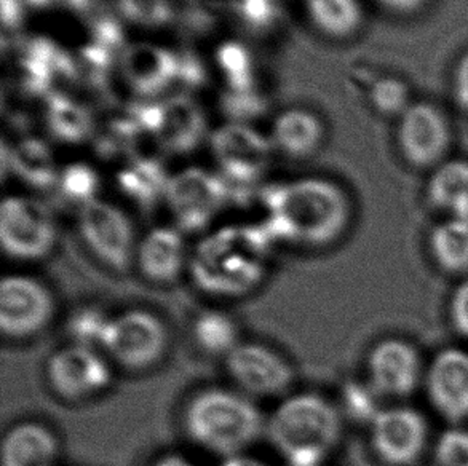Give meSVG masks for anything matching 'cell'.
Wrapping results in <instances>:
<instances>
[{
  "mask_svg": "<svg viewBox=\"0 0 468 466\" xmlns=\"http://www.w3.org/2000/svg\"><path fill=\"white\" fill-rule=\"evenodd\" d=\"M260 196L267 213L262 226L273 241L323 248L341 238L352 221L347 194L320 177L273 184L261 190Z\"/></svg>",
  "mask_w": 468,
  "mask_h": 466,
  "instance_id": "6da1fadb",
  "label": "cell"
},
{
  "mask_svg": "<svg viewBox=\"0 0 468 466\" xmlns=\"http://www.w3.org/2000/svg\"><path fill=\"white\" fill-rule=\"evenodd\" d=\"M273 238L264 226H226L200 239L189 259L198 290L218 297H240L266 277Z\"/></svg>",
  "mask_w": 468,
  "mask_h": 466,
  "instance_id": "7a4b0ae2",
  "label": "cell"
},
{
  "mask_svg": "<svg viewBox=\"0 0 468 466\" xmlns=\"http://www.w3.org/2000/svg\"><path fill=\"white\" fill-rule=\"evenodd\" d=\"M341 417L318 395H296L273 410L269 438L292 466H318L341 438Z\"/></svg>",
  "mask_w": 468,
  "mask_h": 466,
  "instance_id": "3957f363",
  "label": "cell"
},
{
  "mask_svg": "<svg viewBox=\"0 0 468 466\" xmlns=\"http://www.w3.org/2000/svg\"><path fill=\"white\" fill-rule=\"evenodd\" d=\"M184 423L198 446L229 459L253 444L264 420L247 397L234 391L208 390L187 404Z\"/></svg>",
  "mask_w": 468,
  "mask_h": 466,
  "instance_id": "277c9868",
  "label": "cell"
},
{
  "mask_svg": "<svg viewBox=\"0 0 468 466\" xmlns=\"http://www.w3.org/2000/svg\"><path fill=\"white\" fill-rule=\"evenodd\" d=\"M271 139L243 123H228L211 134V151L228 184L230 200L247 202L271 164Z\"/></svg>",
  "mask_w": 468,
  "mask_h": 466,
  "instance_id": "5b68a950",
  "label": "cell"
},
{
  "mask_svg": "<svg viewBox=\"0 0 468 466\" xmlns=\"http://www.w3.org/2000/svg\"><path fill=\"white\" fill-rule=\"evenodd\" d=\"M57 226L50 208L32 196H6L0 207V245L6 256L37 260L50 254Z\"/></svg>",
  "mask_w": 468,
  "mask_h": 466,
  "instance_id": "8992f818",
  "label": "cell"
},
{
  "mask_svg": "<svg viewBox=\"0 0 468 466\" xmlns=\"http://www.w3.org/2000/svg\"><path fill=\"white\" fill-rule=\"evenodd\" d=\"M168 334L164 322L146 310H128L109 318L101 347L117 365L143 371L164 356Z\"/></svg>",
  "mask_w": 468,
  "mask_h": 466,
  "instance_id": "52a82bcc",
  "label": "cell"
},
{
  "mask_svg": "<svg viewBox=\"0 0 468 466\" xmlns=\"http://www.w3.org/2000/svg\"><path fill=\"white\" fill-rule=\"evenodd\" d=\"M165 200L181 232H198L215 219L230 196L222 176L186 168L168 179Z\"/></svg>",
  "mask_w": 468,
  "mask_h": 466,
  "instance_id": "ba28073f",
  "label": "cell"
},
{
  "mask_svg": "<svg viewBox=\"0 0 468 466\" xmlns=\"http://www.w3.org/2000/svg\"><path fill=\"white\" fill-rule=\"evenodd\" d=\"M451 136L446 115L431 102H412L399 119V154L416 170H433L443 164L450 151Z\"/></svg>",
  "mask_w": 468,
  "mask_h": 466,
  "instance_id": "9c48e42d",
  "label": "cell"
},
{
  "mask_svg": "<svg viewBox=\"0 0 468 466\" xmlns=\"http://www.w3.org/2000/svg\"><path fill=\"white\" fill-rule=\"evenodd\" d=\"M79 232L90 251L112 270L123 271L136 252L134 230L127 215L102 200L79 208Z\"/></svg>",
  "mask_w": 468,
  "mask_h": 466,
  "instance_id": "30bf717a",
  "label": "cell"
},
{
  "mask_svg": "<svg viewBox=\"0 0 468 466\" xmlns=\"http://www.w3.org/2000/svg\"><path fill=\"white\" fill-rule=\"evenodd\" d=\"M55 301L37 280L23 275L5 277L0 283V329L6 337L26 339L50 323Z\"/></svg>",
  "mask_w": 468,
  "mask_h": 466,
  "instance_id": "8fae6325",
  "label": "cell"
},
{
  "mask_svg": "<svg viewBox=\"0 0 468 466\" xmlns=\"http://www.w3.org/2000/svg\"><path fill=\"white\" fill-rule=\"evenodd\" d=\"M429 427L412 408L392 406L380 410L371 423V446L380 461L390 466H410L424 454Z\"/></svg>",
  "mask_w": 468,
  "mask_h": 466,
  "instance_id": "7c38bea8",
  "label": "cell"
},
{
  "mask_svg": "<svg viewBox=\"0 0 468 466\" xmlns=\"http://www.w3.org/2000/svg\"><path fill=\"white\" fill-rule=\"evenodd\" d=\"M47 378L61 399L82 401L106 390L112 382V372L93 348L74 344L51 355Z\"/></svg>",
  "mask_w": 468,
  "mask_h": 466,
  "instance_id": "4fadbf2b",
  "label": "cell"
},
{
  "mask_svg": "<svg viewBox=\"0 0 468 466\" xmlns=\"http://www.w3.org/2000/svg\"><path fill=\"white\" fill-rule=\"evenodd\" d=\"M425 367L418 348L403 339H386L367 356V377L376 393L405 399L424 384Z\"/></svg>",
  "mask_w": 468,
  "mask_h": 466,
  "instance_id": "5bb4252c",
  "label": "cell"
},
{
  "mask_svg": "<svg viewBox=\"0 0 468 466\" xmlns=\"http://www.w3.org/2000/svg\"><path fill=\"white\" fill-rule=\"evenodd\" d=\"M424 387L431 408L451 423L468 420V352L446 348L425 369Z\"/></svg>",
  "mask_w": 468,
  "mask_h": 466,
  "instance_id": "9a60e30c",
  "label": "cell"
},
{
  "mask_svg": "<svg viewBox=\"0 0 468 466\" xmlns=\"http://www.w3.org/2000/svg\"><path fill=\"white\" fill-rule=\"evenodd\" d=\"M226 367L241 390L258 397L280 395L294 378L290 363L260 344H240L226 356Z\"/></svg>",
  "mask_w": 468,
  "mask_h": 466,
  "instance_id": "2e32d148",
  "label": "cell"
},
{
  "mask_svg": "<svg viewBox=\"0 0 468 466\" xmlns=\"http://www.w3.org/2000/svg\"><path fill=\"white\" fill-rule=\"evenodd\" d=\"M122 77L136 95H162L176 82V53L160 45L134 42L122 50Z\"/></svg>",
  "mask_w": 468,
  "mask_h": 466,
  "instance_id": "e0dca14e",
  "label": "cell"
},
{
  "mask_svg": "<svg viewBox=\"0 0 468 466\" xmlns=\"http://www.w3.org/2000/svg\"><path fill=\"white\" fill-rule=\"evenodd\" d=\"M143 277L158 284L173 283L187 264V248L179 228H157L144 235L134 252Z\"/></svg>",
  "mask_w": 468,
  "mask_h": 466,
  "instance_id": "ac0fdd59",
  "label": "cell"
},
{
  "mask_svg": "<svg viewBox=\"0 0 468 466\" xmlns=\"http://www.w3.org/2000/svg\"><path fill=\"white\" fill-rule=\"evenodd\" d=\"M207 132L203 111L192 98L171 96L160 102L157 138L165 151L171 154H189L200 145Z\"/></svg>",
  "mask_w": 468,
  "mask_h": 466,
  "instance_id": "d6986e66",
  "label": "cell"
},
{
  "mask_svg": "<svg viewBox=\"0 0 468 466\" xmlns=\"http://www.w3.org/2000/svg\"><path fill=\"white\" fill-rule=\"evenodd\" d=\"M425 198L444 219H468V160L446 158L433 168Z\"/></svg>",
  "mask_w": 468,
  "mask_h": 466,
  "instance_id": "ffe728a7",
  "label": "cell"
},
{
  "mask_svg": "<svg viewBox=\"0 0 468 466\" xmlns=\"http://www.w3.org/2000/svg\"><path fill=\"white\" fill-rule=\"evenodd\" d=\"M322 120L304 109H290L273 122L271 143L286 157L301 160L314 155L323 143Z\"/></svg>",
  "mask_w": 468,
  "mask_h": 466,
  "instance_id": "44dd1931",
  "label": "cell"
},
{
  "mask_svg": "<svg viewBox=\"0 0 468 466\" xmlns=\"http://www.w3.org/2000/svg\"><path fill=\"white\" fill-rule=\"evenodd\" d=\"M57 455V438L40 423H21L4 438V466H53Z\"/></svg>",
  "mask_w": 468,
  "mask_h": 466,
  "instance_id": "7402d4cb",
  "label": "cell"
},
{
  "mask_svg": "<svg viewBox=\"0 0 468 466\" xmlns=\"http://www.w3.org/2000/svg\"><path fill=\"white\" fill-rule=\"evenodd\" d=\"M429 252L438 270L468 275V219H444L429 233Z\"/></svg>",
  "mask_w": 468,
  "mask_h": 466,
  "instance_id": "603a6c76",
  "label": "cell"
},
{
  "mask_svg": "<svg viewBox=\"0 0 468 466\" xmlns=\"http://www.w3.org/2000/svg\"><path fill=\"white\" fill-rule=\"evenodd\" d=\"M4 158H8L13 173L34 189L57 187L59 171L57 170L50 145L42 139H23L12 149L10 157L4 154Z\"/></svg>",
  "mask_w": 468,
  "mask_h": 466,
  "instance_id": "cb8c5ba5",
  "label": "cell"
},
{
  "mask_svg": "<svg viewBox=\"0 0 468 466\" xmlns=\"http://www.w3.org/2000/svg\"><path fill=\"white\" fill-rule=\"evenodd\" d=\"M305 6L312 25L337 40L355 36L365 21L360 0H305Z\"/></svg>",
  "mask_w": 468,
  "mask_h": 466,
  "instance_id": "d4e9b609",
  "label": "cell"
},
{
  "mask_svg": "<svg viewBox=\"0 0 468 466\" xmlns=\"http://www.w3.org/2000/svg\"><path fill=\"white\" fill-rule=\"evenodd\" d=\"M168 179L170 177L166 176L162 162L141 160L130 162L127 168L119 173L117 184L123 196L140 208L151 209L160 198H165Z\"/></svg>",
  "mask_w": 468,
  "mask_h": 466,
  "instance_id": "484cf974",
  "label": "cell"
},
{
  "mask_svg": "<svg viewBox=\"0 0 468 466\" xmlns=\"http://www.w3.org/2000/svg\"><path fill=\"white\" fill-rule=\"evenodd\" d=\"M47 126L55 138L69 144H79L93 132L89 111L61 93L48 95Z\"/></svg>",
  "mask_w": 468,
  "mask_h": 466,
  "instance_id": "4316f807",
  "label": "cell"
},
{
  "mask_svg": "<svg viewBox=\"0 0 468 466\" xmlns=\"http://www.w3.org/2000/svg\"><path fill=\"white\" fill-rule=\"evenodd\" d=\"M196 341L203 352L209 355H226L239 347V328L224 312H203L194 326Z\"/></svg>",
  "mask_w": 468,
  "mask_h": 466,
  "instance_id": "83f0119b",
  "label": "cell"
},
{
  "mask_svg": "<svg viewBox=\"0 0 468 466\" xmlns=\"http://www.w3.org/2000/svg\"><path fill=\"white\" fill-rule=\"evenodd\" d=\"M216 64L228 83L229 91H254V61L245 45L234 40L219 45L216 50Z\"/></svg>",
  "mask_w": 468,
  "mask_h": 466,
  "instance_id": "f1b7e54d",
  "label": "cell"
},
{
  "mask_svg": "<svg viewBox=\"0 0 468 466\" xmlns=\"http://www.w3.org/2000/svg\"><path fill=\"white\" fill-rule=\"evenodd\" d=\"M57 187L63 200L82 208L83 205L96 200V194L100 189V176L89 164H68L59 171Z\"/></svg>",
  "mask_w": 468,
  "mask_h": 466,
  "instance_id": "f546056e",
  "label": "cell"
},
{
  "mask_svg": "<svg viewBox=\"0 0 468 466\" xmlns=\"http://www.w3.org/2000/svg\"><path fill=\"white\" fill-rule=\"evenodd\" d=\"M369 102L382 117L399 119L411 108V91L401 79L384 77L373 83L369 90Z\"/></svg>",
  "mask_w": 468,
  "mask_h": 466,
  "instance_id": "4dcf8cb0",
  "label": "cell"
},
{
  "mask_svg": "<svg viewBox=\"0 0 468 466\" xmlns=\"http://www.w3.org/2000/svg\"><path fill=\"white\" fill-rule=\"evenodd\" d=\"M121 16L143 27H162L173 19L170 0H117Z\"/></svg>",
  "mask_w": 468,
  "mask_h": 466,
  "instance_id": "1f68e13d",
  "label": "cell"
},
{
  "mask_svg": "<svg viewBox=\"0 0 468 466\" xmlns=\"http://www.w3.org/2000/svg\"><path fill=\"white\" fill-rule=\"evenodd\" d=\"M108 323L109 318L102 315L100 310H79L70 320V334L76 339L77 345L90 348L95 344L101 345L102 335H104Z\"/></svg>",
  "mask_w": 468,
  "mask_h": 466,
  "instance_id": "d6a6232c",
  "label": "cell"
},
{
  "mask_svg": "<svg viewBox=\"0 0 468 466\" xmlns=\"http://www.w3.org/2000/svg\"><path fill=\"white\" fill-rule=\"evenodd\" d=\"M235 15L254 31H264L277 19L275 0H230Z\"/></svg>",
  "mask_w": 468,
  "mask_h": 466,
  "instance_id": "836d02e7",
  "label": "cell"
},
{
  "mask_svg": "<svg viewBox=\"0 0 468 466\" xmlns=\"http://www.w3.org/2000/svg\"><path fill=\"white\" fill-rule=\"evenodd\" d=\"M221 108L229 119L234 120V123H240L262 114L266 111V101L256 91L237 93L228 90V93L222 96Z\"/></svg>",
  "mask_w": 468,
  "mask_h": 466,
  "instance_id": "e575fe53",
  "label": "cell"
},
{
  "mask_svg": "<svg viewBox=\"0 0 468 466\" xmlns=\"http://www.w3.org/2000/svg\"><path fill=\"white\" fill-rule=\"evenodd\" d=\"M441 466H468V433L450 431L438 442Z\"/></svg>",
  "mask_w": 468,
  "mask_h": 466,
  "instance_id": "d590c367",
  "label": "cell"
},
{
  "mask_svg": "<svg viewBox=\"0 0 468 466\" xmlns=\"http://www.w3.org/2000/svg\"><path fill=\"white\" fill-rule=\"evenodd\" d=\"M91 42L100 45L106 50L115 51L123 50V31L117 19L111 16H101L96 19L91 26Z\"/></svg>",
  "mask_w": 468,
  "mask_h": 466,
  "instance_id": "8d00e7d4",
  "label": "cell"
},
{
  "mask_svg": "<svg viewBox=\"0 0 468 466\" xmlns=\"http://www.w3.org/2000/svg\"><path fill=\"white\" fill-rule=\"evenodd\" d=\"M177 76L176 82L183 83L189 89L200 87L207 80V72L200 59L192 53H176Z\"/></svg>",
  "mask_w": 468,
  "mask_h": 466,
  "instance_id": "74e56055",
  "label": "cell"
},
{
  "mask_svg": "<svg viewBox=\"0 0 468 466\" xmlns=\"http://www.w3.org/2000/svg\"><path fill=\"white\" fill-rule=\"evenodd\" d=\"M452 96L457 106L468 111V50L457 59L452 72Z\"/></svg>",
  "mask_w": 468,
  "mask_h": 466,
  "instance_id": "f35d334b",
  "label": "cell"
},
{
  "mask_svg": "<svg viewBox=\"0 0 468 466\" xmlns=\"http://www.w3.org/2000/svg\"><path fill=\"white\" fill-rule=\"evenodd\" d=\"M451 316L459 333L468 335V281L459 288L456 296L452 299Z\"/></svg>",
  "mask_w": 468,
  "mask_h": 466,
  "instance_id": "ab89813d",
  "label": "cell"
},
{
  "mask_svg": "<svg viewBox=\"0 0 468 466\" xmlns=\"http://www.w3.org/2000/svg\"><path fill=\"white\" fill-rule=\"evenodd\" d=\"M384 10L399 15V16H411L420 12L429 0H376Z\"/></svg>",
  "mask_w": 468,
  "mask_h": 466,
  "instance_id": "60d3db41",
  "label": "cell"
},
{
  "mask_svg": "<svg viewBox=\"0 0 468 466\" xmlns=\"http://www.w3.org/2000/svg\"><path fill=\"white\" fill-rule=\"evenodd\" d=\"M23 0H2L4 27L15 29L23 19Z\"/></svg>",
  "mask_w": 468,
  "mask_h": 466,
  "instance_id": "b9f144b4",
  "label": "cell"
},
{
  "mask_svg": "<svg viewBox=\"0 0 468 466\" xmlns=\"http://www.w3.org/2000/svg\"><path fill=\"white\" fill-rule=\"evenodd\" d=\"M221 466H267L262 461L251 459V457H245V455H234L229 457L228 461H224Z\"/></svg>",
  "mask_w": 468,
  "mask_h": 466,
  "instance_id": "7bdbcfd3",
  "label": "cell"
},
{
  "mask_svg": "<svg viewBox=\"0 0 468 466\" xmlns=\"http://www.w3.org/2000/svg\"><path fill=\"white\" fill-rule=\"evenodd\" d=\"M155 466H196L194 463H190L189 461H186L184 457L179 455H166L164 459H160Z\"/></svg>",
  "mask_w": 468,
  "mask_h": 466,
  "instance_id": "ee69618b",
  "label": "cell"
},
{
  "mask_svg": "<svg viewBox=\"0 0 468 466\" xmlns=\"http://www.w3.org/2000/svg\"><path fill=\"white\" fill-rule=\"evenodd\" d=\"M55 4L70 8L74 12H82L85 8H89L90 0H55Z\"/></svg>",
  "mask_w": 468,
  "mask_h": 466,
  "instance_id": "f6af8a7d",
  "label": "cell"
},
{
  "mask_svg": "<svg viewBox=\"0 0 468 466\" xmlns=\"http://www.w3.org/2000/svg\"><path fill=\"white\" fill-rule=\"evenodd\" d=\"M23 4L32 8H47L55 5V0H23Z\"/></svg>",
  "mask_w": 468,
  "mask_h": 466,
  "instance_id": "bcb514c9",
  "label": "cell"
}]
</instances>
